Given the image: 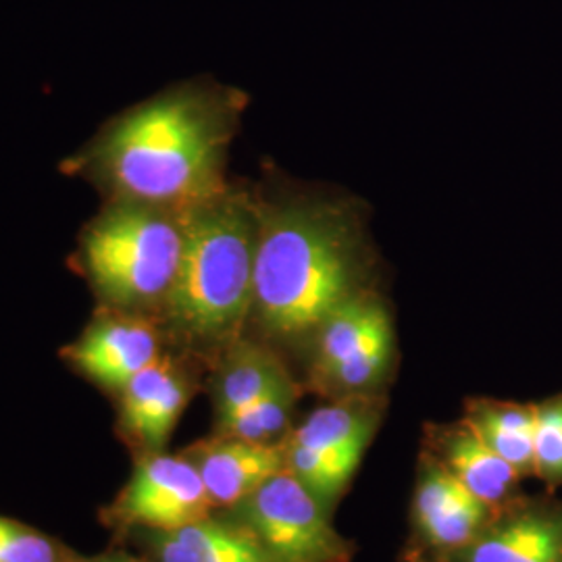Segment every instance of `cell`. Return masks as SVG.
<instances>
[{
  "label": "cell",
  "instance_id": "6da1fadb",
  "mask_svg": "<svg viewBox=\"0 0 562 562\" xmlns=\"http://www.w3.org/2000/svg\"><path fill=\"white\" fill-rule=\"evenodd\" d=\"M238 94L188 86L134 106L109 123L71 169L111 199L188 209L217 194L240 115Z\"/></svg>",
  "mask_w": 562,
  "mask_h": 562
},
{
  "label": "cell",
  "instance_id": "7a4b0ae2",
  "mask_svg": "<svg viewBox=\"0 0 562 562\" xmlns=\"http://www.w3.org/2000/svg\"><path fill=\"white\" fill-rule=\"evenodd\" d=\"M359 273L350 215L323 202H259L252 311L278 338H299L348 301Z\"/></svg>",
  "mask_w": 562,
  "mask_h": 562
},
{
  "label": "cell",
  "instance_id": "3957f363",
  "mask_svg": "<svg viewBox=\"0 0 562 562\" xmlns=\"http://www.w3.org/2000/svg\"><path fill=\"white\" fill-rule=\"evenodd\" d=\"M183 215L180 269L162 311L188 341L234 344L252 313L259 202L225 186Z\"/></svg>",
  "mask_w": 562,
  "mask_h": 562
},
{
  "label": "cell",
  "instance_id": "277c9868",
  "mask_svg": "<svg viewBox=\"0 0 562 562\" xmlns=\"http://www.w3.org/2000/svg\"><path fill=\"white\" fill-rule=\"evenodd\" d=\"M183 241L180 209L111 199L81 234V269L111 308H162L176 283Z\"/></svg>",
  "mask_w": 562,
  "mask_h": 562
},
{
  "label": "cell",
  "instance_id": "5b68a950",
  "mask_svg": "<svg viewBox=\"0 0 562 562\" xmlns=\"http://www.w3.org/2000/svg\"><path fill=\"white\" fill-rule=\"evenodd\" d=\"M244 525L276 562H346L348 543L323 513L322 501L288 469L240 504Z\"/></svg>",
  "mask_w": 562,
  "mask_h": 562
},
{
  "label": "cell",
  "instance_id": "8992f818",
  "mask_svg": "<svg viewBox=\"0 0 562 562\" xmlns=\"http://www.w3.org/2000/svg\"><path fill=\"white\" fill-rule=\"evenodd\" d=\"M213 501L190 459L155 454L138 464L117 503L121 519L155 531H176L209 517Z\"/></svg>",
  "mask_w": 562,
  "mask_h": 562
},
{
  "label": "cell",
  "instance_id": "52a82bcc",
  "mask_svg": "<svg viewBox=\"0 0 562 562\" xmlns=\"http://www.w3.org/2000/svg\"><path fill=\"white\" fill-rule=\"evenodd\" d=\"M113 311L90 323L65 355L86 378L121 392L142 369L161 359V340L155 323L140 313Z\"/></svg>",
  "mask_w": 562,
  "mask_h": 562
},
{
  "label": "cell",
  "instance_id": "ba28073f",
  "mask_svg": "<svg viewBox=\"0 0 562 562\" xmlns=\"http://www.w3.org/2000/svg\"><path fill=\"white\" fill-rule=\"evenodd\" d=\"M188 398L186 375L176 362L161 357L121 390V419L132 436L159 452L173 434Z\"/></svg>",
  "mask_w": 562,
  "mask_h": 562
},
{
  "label": "cell",
  "instance_id": "9c48e42d",
  "mask_svg": "<svg viewBox=\"0 0 562 562\" xmlns=\"http://www.w3.org/2000/svg\"><path fill=\"white\" fill-rule=\"evenodd\" d=\"M490 513L492 508L471 494L443 462L429 464L415 498V517L427 542L438 548L471 546L485 531Z\"/></svg>",
  "mask_w": 562,
  "mask_h": 562
},
{
  "label": "cell",
  "instance_id": "30bf717a",
  "mask_svg": "<svg viewBox=\"0 0 562 562\" xmlns=\"http://www.w3.org/2000/svg\"><path fill=\"white\" fill-rule=\"evenodd\" d=\"M467 562H562V504H531L485 527Z\"/></svg>",
  "mask_w": 562,
  "mask_h": 562
},
{
  "label": "cell",
  "instance_id": "8fae6325",
  "mask_svg": "<svg viewBox=\"0 0 562 562\" xmlns=\"http://www.w3.org/2000/svg\"><path fill=\"white\" fill-rule=\"evenodd\" d=\"M213 506H238L262 483L285 471V448L271 442L223 438L194 461Z\"/></svg>",
  "mask_w": 562,
  "mask_h": 562
},
{
  "label": "cell",
  "instance_id": "7c38bea8",
  "mask_svg": "<svg viewBox=\"0 0 562 562\" xmlns=\"http://www.w3.org/2000/svg\"><path fill=\"white\" fill-rule=\"evenodd\" d=\"M159 562H276L246 525L201 519L176 531H157Z\"/></svg>",
  "mask_w": 562,
  "mask_h": 562
},
{
  "label": "cell",
  "instance_id": "4fadbf2b",
  "mask_svg": "<svg viewBox=\"0 0 562 562\" xmlns=\"http://www.w3.org/2000/svg\"><path fill=\"white\" fill-rule=\"evenodd\" d=\"M443 467L492 510L506 503L522 475L462 423L443 443Z\"/></svg>",
  "mask_w": 562,
  "mask_h": 562
},
{
  "label": "cell",
  "instance_id": "5bb4252c",
  "mask_svg": "<svg viewBox=\"0 0 562 562\" xmlns=\"http://www.w3.org/2000/svg\"><path fill=\"white\" fill-rule=\"evenodd\" d=\"M292 383L285 367L271 352L236 340L229 344L215 385L217 419Z\"/></svg>",
  "mask_w": 562,
  "mask_h": 562
},
{
  "label": "cell",
  "instance_id": "9a60e30c",
  "mask_svg": "<svg viewBox=\"0 0 562 562\" xmlns=\"http://www.w3.org/2000/svg\"><path fill=\"white\" fill-rule=\"evenodd\" d=\"M375 422L378 408L373 402L362 394H350L313 411L288 440L329 454L361 459Z\"/></svg>",
  "mask_w": 562,
  "mask_h": 562
},
{
  "label": "cell",
  "instance_id": "2e32d148",
  "mask_svg": "<svg viewBox=\"0 0 562 562\" xmlns=\"http://www.w3.org/2000/svg\"><path fill=\"white\" fill-rule=\"evenodd\" d=\"M464 423L504 461L510 462L522 477L533 473L536 404L471 402Z\"/></svg>",
  "mask_w": 562,
  "mask_h": 562
},
{
  "label": "cell",
  "instance_id": "e0dca14e",
  "mask_svg": "<svg viewBox=\"0 0 562 562\" xmlns=\"http://www.w3.org/2000/svg\"><path fill=\"white\" fill-rule=\"evenodd\" d=\"M387 311L380 301L369 294L357 292L322 323L317 359L313 369V380H319L334 367L355 355L364 341L383 327H390Z\"/></svg>",
  "mask_w": 562,
  "mask_h": 562
},
{
  "label": "cell",
  "instance_id": "ac0fdd59",
  "mask_svg": "<svg viewBox=\"0 0 562 562\" xmlns=\"http://www.w3.org/2000/svg\"><path fill=\"white\" fill-rule=\"evenodd\" d=\"M285 448V469L306 485L319 501H329L340 494L352 477L361 459L348 454H329L302 443L290 442Z\"/></svg>",
  "mask_w": 562,
  "mask_h": 562
},
{
  "label": "cell",
  "instance_id": "d6986e66",
  "mask_svg": "<svg viewBox=\"0 0 562 562\" xmlns=\"http://www.w3.org/2000/svg\"><path fill=\"white\" fill-rule=\"evenodd\" d=\"M296 396L299 387L292 383L261 401L234 411L220 419V436L248 442H269L288 425Z\"/></svg>",
  "mask_w": 562,
  "mask_h": 562
},
{
  "label": "cell",
  "instance_id": "ffe728a7",
  "mask_svg": "<svg viewBox=\"0 0 562 562\" xmlns=\"http://www.w3.org/2000/svg\"><path fill=\"white\" fill-rule=\"evenodd\" d=\"M533 475L550 490L562 485V394L536 404Z\"/></svg>",
  "mask_w": 562,
  "mask_h": 562
},
{
  "label": "cell",
  "instance_id": "44dd1931",
  "mask_svg": "<svg viewBox=\"0 0 562 562\" xmlns=\"http://www.w3.org/2000/svg\"><path fill=\"white\" fill-rule=\"evenodd\" d=\"M0 562H57V552L30 527L0 519Z\"/></svg>",
  "mask_w": 562,
  "mask_h": 562
},
{
  "label": "cell",
  "instance_id": "7402d4cb",
  "mask_svg": "<svg viewBox=\"0 0 562 562\" xmlns=\"http://www.w3.org/2000/svg\"><path fill=\"white\" fill-rule=\"evenodd\" d=\"M109 562H130V561H109Z\"/></svg>",
  "mask_w": 562,
  "mask_h": 562
}]
</instances>
